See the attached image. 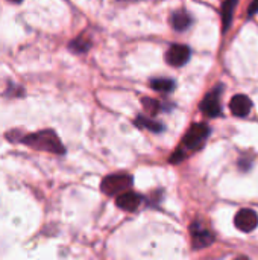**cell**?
I'll return each mask as SVG.
<instances>
[{
  "label": "cell",
  "mask_w": 258,
  "mask_h": 260,
  "mask_svg": "<svg viewBox=\"0 0 258 260\" xmlns=\"http://www.w3.org/2000/svg\"><path fill=\"white\" fill-rule=\"evenodd\" d=\"M21 143H24L36 151H46V152H52V154H58V155H62L65 152L64 145L61 143V140L52 129H44V131H38V133L24 136L21 139Z\"/></svg>",
  "instance_id": "1"
},
{
  "label": "cell",
  "mask_w": 258,
  "mask_h": 260,
  "mask_svg": "<svg viewBox=\"0 0 258 260\" xmlns=\"http://www.w3.org/2000/svg\"><path fill=\"white\" fill-rule=\"evenodd\" d=\"M211 129L207 123L201 122V123H193L189 131L186 133L184 139H182V146L184 149H189V151H195V149H199L204 142L208 139Z\"/></svg>",
  "instance_id": "2"
},
{
  "label": "cell",
  "mask_w": 258,
  "mask_h": 260,
  "mask_svg": "<svg viewBox=\"0 0 258 260\" xmlns=\"http://www.w3.org/2000/svg\"><path fill=\"white\" fill-rule=\"evenodd\" d=\"M132 186V177L129 174H113L102 180L100 189L105 195H117Z\"/></svg>",
  "instance_id": "3"
},
{
  "label": "cell",
  "mask_w": 258,
  "mask_h": 260,
  "mask_svg": "<svg viewBox=\"0 0 258 260\" xmlns=\"http://www.w3.org/2000/svg\"><path fill=\"white\" fill-rule=\"evenodd\" d=\"M222 88L224 85H216L210 93L205 94V98L202 99L199 108L201 111L208 116V117H217L222 114V105H220V94H222Z\"/></svg>",
  "instance_id": "4"
},
{
  "label": "cell",
  "mask_w": 258,
  "mask_h": 260,
  "mask_svg": "<svg viewBox=\"0 0 258 260\" xmlns=\"http://www.w3.org/2000/svg\"><path fill=\"white\" fill-rule=\"evenodd\" d=\"M214 242V235L211 230L202 227L199 222L192 225V244L195 250H204Z\"/></svg>",
  "instance_id": "5"
},
{
  "label": "cell",
  "mask_w": 258,
  "mask_h": 260,
  "mask_svg": "<svg viewBox=\"0 0 258 260\" xmlns=\"http://www.w3.org/2000/svg\"><path fill=\"white\" fill-rule=\"evenodd\" d=\"M192 56V50L186 44H173L167 52H166V62L173 66V67H181L189 62Z\"/></svg>",
  "instance_id": "6"
},
{
  "label": "cell",
  "mask_w": 258,
  "mask_h": 260,
  "mask_svg": "<svg viewBox=\"0 0 258 260\" xmlns=\"http://www.w3.org/2000/svg\"><path fill=\"white\" fill-rule=\"evenodd\" d=\"M234 224L240 232L251 233L257 229L258 225V215L257 212L251 209H242L234 218Z\"/></svg>",
  "instance_id": "7"
},
{
  "label": "cell",
  "mask_w": 258,
  "mask_h": 260,
  "mask_svg": "<svg viewBox=\"0 0 258 260\" xmlns=\"http://www.w3.org/2000/svg\"><path fill=\"white\" fill-rule=\"evenodd\" d=\"M141 201L143 197L135 192H122L116 200V206L125 212H135L140 207Z\"/></svg>",
  "instance_id": "8"
},
{
  "label": "cell",
  "mask_w": 258,
  "mask_h": 260,
  "mask_svg": "<svg viewBox=\"0 0 258 260\" xmlns=\"http://www.w3.org/2000/svg\"><path fill=\"white\" fill-rule=\"evenodd\" d=\"M230 110L237 117H246L252 110V102L245 94H236L230 102Z\"/></svg>",
  "instance_id": "9"
},
{
  "label": "cell",
  "mask_w": 258,
  "mask_h": 260,
  "mask_svg": "<svg viewBox=\"0 0 258 260\" xmlns=\"http://www.w3.org/2000/svg\"><path fill=\"white\" fill-rule=\"evenodd\" d=\"M192 21H193V20H192V15H190L187 11H184V9L175 11V12L172 14V17H170V23H172L173 29L178 30V32L186 30V29L192 24Z\"/></svg>",
  "instance_id": "10"
},
{
  "label": "cell",
  "mask_w": 258,
  "mask_h": 260,
  "mask_svg": "<svg viewBox=\"0 0 258 260\" xmlns=\"http://www.w3.org/2000/svg\"><path fill=\"white\" fill-rule=\"evenodd\" d=\"M239 0H225L222 5V21H224V30L227 32L230 29V24L233 21V14L236 9Z\"/></svg>",
  "instance_id": "11"
},
{
  "label": "cell",
  "mask_w": 258,
  "mask_h": 260,
  "mask_svg": "<svg viewBox=\"0 0 258 260\" xmlns=\"http://www.w3.org/2000/svg\"><path fill=\"white\" fill-rule=\"evenodd\" d=\"M134 123H135V126L143 128V129H148V131H152V133H160V131L164 129L163 123L155 122V120H152V119H148V117H144V116H138V117L134 120Z\"/></svg>",
  "instance_id": "12"
},
{
  "label": "cell",
  "mask_w": 258,
  "mask_h": 260,
  "mask_svg": "<svg viewBox=\"0 0 258 260\" xmlns=\"http://www.w3.org/2000/svg\"><path fill=\"white\" fill-rule=\"evenodd\" d=\"M151 87L160 93H170L175 88V81H172L169 78H154L151 81Z\"/></svg>",
  "instance_id": "13"
},
{
  "label": "cell",
  "mask_w": 258,
  "mask_h": 260,
  "mask_svg": "<svg viewBox=\"0 0 258 260\" xmlns=\"http://www.w3.org/2000/svg\"><path fill=\"white\" fill-rule=\"evenodd\" d=\"M91 47V41L85 37H78L70 43V49L76 53H85Z\"/></svg>",
  "instance_id": "14"
},
{
  "label": "cell",
  "mask_w": 258,
  "mask_h": 260,
  "mask_svg": "<svg viewBox=\"0 0 258 260\" xmlns=\"http://www.w3.org/2000/svg\"><path fill=\"white\" fill-rule=\"evenodd\" d=\"M141 104H143V108L148 114L151 116H155L158 114V111L161 110V104L155 99H151V98H143L141 99Z\"/></svg>",
  "instance_id": "15"
},
{
  "label": "cell",
  "mask_w": 258,
  "mask_h": 260,
  "mask_svg": "<svg viewBox=\"0 0 258 260\" xmlns=\"http://www.w3.org/2000/svg\"><path fill=\"white\" fill-rule=\"evenodd\" d=\"M255 12H258V0H252L251 6H249V9H248V15L252 17Z\"/></svg>",
  "instance_id": "16"
},
{
  "label": "cell",
  "mask_w": 258,
  "mask_h": 260,
  "mask_svg": "<svg viewBox=\"0 0 258 260\" xmlns=\"http://www.w3.org/2000/svg\"><path fill=\"white\" fill-rule=\"evenodd\" d=\"M9 2H12V3H20V2H23V0H9Z\"/></svg>",
  "instance_id": "17"
},
{
  "label": "cell",
  "mask_w": 258,
  "mask_h": 260,
  "mask_svg": "<svg viewBox=\"0 0 258 260\" xmlns=\"http://www.w3.org/2000/svg\"><path fill=\"white\" fill-rule=\"evenodd\" d=\"M129 2H132V0H129Z\"/></svg>",
  "instance_id": "18"
}]
</instances>
